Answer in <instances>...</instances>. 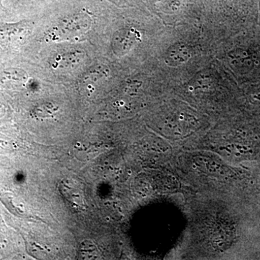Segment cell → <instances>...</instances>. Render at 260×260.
<instances>
[{
	"label": "cell",
	"mask_w": 260,
	"mask_h": 260,
	"mask_svg": "<svg viewBox=\"0 0 260 260\" xmlns=\"http://www.w3.org/2000/svg\"><path fill=\"white\" fill-rule=\"evenodd\" d=\"M90 19L86 15H75L65 19L51 30L49 37L51 40H68L79 37L90 28Z\"/></svg>",
	"instance_id": "obj_1"
}]
</instances>
